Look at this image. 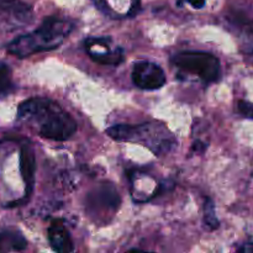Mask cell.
Here are the masks:
<instances>
[{
  "mask_svg": "<svg viewBox=\"0 0 253 253\" xmlns=\"http://www.w3.org/2000/svg\"><path fill=\"white\" fill-rule=\"evenodd\" d=\"M110 40L106 37L88 39L85 48L94 62L104 66H118L124 61V52L121 48H111Z\"/></svg>",
  "mask_w": 253,
  "mask_h": 253,
  "instance_id": "7",
  "label": "cell"
},
{
  "mask_svg": "<svg viewBox=\"0 0 253 253\" xmlns=\"http://www.w3.org/2000/svg\"><path fill=\"white\" fill-rule=\"evenodd\" d=\"M48 241L51 247L56 252L68 253L74 251L73 242L69 236L68 230L64 227L62 221L54 220L48 227Z\"/></svg>",
  "mask_w": 253,
  "mask_h": 253,
  "instance_id": "9",
  "label": "cell"
},
{
  "mask_svg": "<svg viewBox=\"0 0 253 253\" xmlns=\"http://www.w3.org/2000/svg\"><path fill=\"white\" fill-rule=\"evenodd\" d=\"M73 30V24L68 20L49 16L34 32L20 36L7 44V52L24 58L40 52L51 51L63 43L66 37Z\"/></svg>",
  "mask_w": 253,
  "mask_h": 253,
  "instance_id": "2",
  "label": "cell"
},
{
  "mask_svg": "<svg viewBox=\"0 0 253 253\" xmlns=\"http://www.w3.org/2000/svg\"><path fill=\"white\" fill-rule=\"evenodd\" d=\"M187 2H189L194 9H203L205 6V0H185Z\"/></svg>",
  "mask_w": 253,
  "mask_h": 253,
  "instance_id": "15",
  "label": "cell"
},
{
  "mask_svg": "<svg viewBox=\"0 0 253 253\" xmlns=\"http://www.w3.org/2000/svg\"><path fill=\"white\" fill-rule=\"evenodd\" d=\"M0 10L10 12L20 22H27L31 19L30 5L20 0H0Z\"/></svg>",
  "mask_w": 253,
  "mask_h": 253,
  "instance_id": "11",
  "label": "cell"
},
{
  "mask_svg": "<svg viewBox=\"0 0 253 253\" xmlns=\"http://www.w3.org/2000/svg\"><path fill=\"white\" fill-rule=\"evenodd\" d=\"M14 90L11 78V69L6 63L0 62V96L9 95Z\"/></svg>",
  "mask_w": 253,
  "mask_h": 253,
  "instance_id": "12",
  "label": "cell"
},
{
  "mask_svg": "<svg viewBox=\"0 0 253 253\" xmlns=\"http://www.w3.org/2000/svg\"><path fill=\"white\" fill-rule=\"evenodd\" d=\"M35 172H36L35 153L29 145H24L20 150V173L25 182V190H26L27 197L31 194L34 189Z\"/></svg>",
  "mask_w": 253,
  "mask_h": 253,
  "instance_id": "8",
  "label": "cell"
},
{
  "mask_svg": "<svg viewBox=\"0 0 253 253\" xmlns=\"http://www.w3.org/2000/svg\"><path fill=\"white\" fill-rule=\"evenodd\" d=\"M17 118L34 124L40 136L53 141H66L76 132L77 123L59 105L46 98H31L20 104Z\"/></svg>",
  "mask_w": 253,
  "mask_h": 253,
  "instance_id": "1",
  "label": "cell"
},
{
  "mask_svg": "<svg viewBox=\"0 0 253 253\" xmlns=\"http://www.w3.org/2000/svg\"><path fill=\"white\" fill-rule=\"evenodd\" d=\"M204 224L210 231H214L219 227V219L215 211V205L211 199L205 200L204 204Z\"/></svg>",
  "mask_w": 253,
  "mask_h": 253,
  "instance_id": "13",
  "label": "cell"
},
{
  "mask_svg": "<svg viewBox=\"0 0 253 253\" xmlns=\"http://www.w3.org/2000/svg\"><path fill=\"white\" fill-rule=\"evenodd\" d=\"M237 110L244 118L253 119V104L249 103V101L240 100L237 104Z\"/></svg>",
  "mask_w": 253,
  "mask_h": 253,
  "instance_id": "14",
  "label": "cell"
},
{
  "mask_svg": "<svg viewBox=\"0 0 253 253\" xmlns=\"http://www.w3.org/2000/svg\"><path fill=\"white\" fill-rule=\"evenodd\" d=\"M173 64L180 72L198 77L204 83L216 82L220 77V61L208 52H180L174 56Z\"/></svg>",
  "mask_w": 253,
  "mask_h": 253,
  "instance_id": "4",
  "label": "cell"
},
{
  "mask_svg": "<svg viewBox=\"0 0 253 253\" xmlns=\"http://www.w3.org/2000/svg\"><path fill=\"white\" fill-rule=\"evenodd\" d=\"M132 82L141 89L156 90L166 84V74L158 64L148 61H140L133 66Z\"/></svg>",
  "mask_w": 253,
  "mask_h": 253,
  "instance_id": "6",
  "label": "cell"
},
{
  "mask_svg": "<svg viewBox=\"0 0 253 253\" xmlns=\"http://www.w3.org/2000/svg\"><path fill=\"white\" fill-rule=\"evenodd\" d=\"M119 205L120 195L111 183H101L86 195V211L98 219L114 215Z\"/></svg>",
  "mask_w": 253,
  "mask_h": 253,
  "instance_id": "5",
  "label": "cell"
},
{
  "mask_svg": "<svg viewBox=\"0 0 253 253\" xmlns=\"http://www.w3.org/2000/svg\"><path fill=\"white\" fill-rule=\"evenodd\" d=\"M240 252H253V241L246 242L242 247L239 249Z\"/></svg>",
  "mask_w": 253,
  "mask_h": 253,
  "instance_id": "16",
  "label": "cell"
},
{
  "mask_svg": "<svg viewBox=\"0 0 253 253\" xmlns=\"http://www.w3.org/2000/svg\"><path fill=\"white\" fill-rule=\"evenodd\" d=\"M132 6H131V14H133V12H136V10H138V7H140V0H132Z\"/></svg>",
  "mask_w": 253,
  "mask_h": 253,
  "instance_id": "18",
  "label": "cell"
},
{
  "mask_svg": "<svg viewBox=\"0 0 253 253\" xmlns=\"http://www.w3.org/2000/svg\"><path fill=\"white\" fill-rule=\"evenodd\" d=\"M193 148H194L195 151H200V152H204L205 148H207V145L203 142H200V141H197V142L194 143V146H193Z\"/></svg>",
  "mask_w": 253,
  "mask_h": 253,
  "instance_id": "17",
  "label": "cell"
},
{
  "mask_svg": "<svg viewBox=\"0 0 253 253\" xmlns=\"http://www.w3.org/2000/svg\"><path fill=\"white\" fill-rule=\"evenodd\" d=\"M109 137L115 141L140 142L156 155L168 152L174 143L170 132L162 124H142V125H115L106 130Z\"/></svg>",
  "mask_w": 253,
  "mask_h": 253,
  "instance_id": "3",
  "label": "cell"
},
{
  "mask_svg": "<svg viewBox=\"0 0 253 253\" xmlns=\"http://www.w3.org/2000/svg\"><path fill=\"white\" fill-rule=\"evenodd\" d=\"M27 247V241L20 232H0V252L24 251Z\"/></svg>",
  "mask_w": 253,
  "mask_h": 253,
  "instance_id": "10",
  "label": "cell"
}]
</instances>
